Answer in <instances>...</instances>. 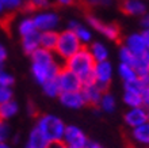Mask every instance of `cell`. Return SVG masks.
Here are the masks:
<instances>
[{"mask_svg": "<svg viewBox=\"0 0 149 148\" xmlns=\"http://www.w3.org/2000/svg\"><path fill=\"white\" fill-rule=\"evenodd\" d=\"M31 75L34 80L42 86L50 79H54L61 69V64L57 61L54 52L46 51L43 48L37 49L31 56Z\"/></svg>", "mask_w": 149, "mask_h": 148, "instance_id": "6da1fadb", "label": "cell"}, {"mask_svg": "<svg viewBox=\"0 0 149 148\" xmlns=\"http://www.w3.org/2000/svg\"><path fill=\"white\" fill-rule=\"evenodd\" d=\"M95 60L88 51V46H83L80 51L73 55L71 59H68L64 62V67H67L69 71L76 74L81 79L83 84L94 82V68H95Z\"/></svg>", "mask_w": 149, "mask_h": 148, "instance_id": "7a4b0ae2", "label": "cell"}, {"mask_svg": "<svg viewBox=\"0 0 149 148\" xmlns=\"http://www.w3.org/2000/svg\"><path fill=\"white\" fill-rule=\"evenodd\" d=\"M64 121L54 114H42L37 120L36 128L42 133V136L47 140V143H58L63 141L64 132H65Z\"/></svg>", "mask_w": 149, "mask_h": 148, "instance_id": "3957f363", "label": "cell"}, {"mask_svg": "<svg viewBox=\"0 0 149 148\" xmlns=\"http://www.w3.org/2000/svg\"><path fill=\"white\" fill-rule=\"evenodd\" d=\"M83 46L84 45L80 42L77 35L69 29H65V30L58 33V41H57L54 55L57 56V59L63 60L65 62L73 55H76Z\"/></svg>", "mask_w": 149, "mask_h": 148, "instance_id": "277c9868", "label": "cell"}, {"mask_svg": "<svg viewBox=\"0 0 149 148\" xmlns=\"http://www.w3.org/2000/svg\"><path fill=\"white\" fill-rule=\"evenodd\" d=\"M87 25L88 27L92 30L98 31L99 34H102L104 38L114 41V42H119L121 41V29L115 23H107L100 18H98L94 14H87Z\"/></svg>", "mask_w": 149, "mask_h": 148, "instance_id": "5b68a950", "label": "cell"}, {"mask_svg": "<svg viewBox=\"0 0 149 148\" xmlns=\"http://www.w3.org/2000/svg\"><path fill=\"white\" fill-rule=\"evenodd\" d=\"M61 93H71V91H81L83 82L76 74L69 71L67 67H61L60 72L56 76Z\"/></svg>", "mask_w": 149, "mask_h": 148, "instance_id": "8992f818", "label": "cell"}, {"mask_svg": "<svg viewBox=\"0 0 149 148\" xmlns=\"http://www.w3.org/2000/svg\"><path fill=\"white\" fill-rule=\"evenodd\" d=\"M114 68L109 60L102 62H96L94 68V82L98 84L103 91H107L113 80Z\"/></svg>", "mask_w": 149, "mask_h": 148, "instance_id": "52a82bcc", "label": "cell"}, {"mask_svg": "<svg viewBox=\"0 0 149 148\" xmlns=\"http://www.w3.org/2000/svg\"><path fill=\"white\" fill-rule=\"evenodd\" d=\"M33 20L39 33L54 30L60 25V16L54 11H39L33 16Z\"/></svg>", "mask_w": 149, "mask_h": 148, "instance_id": "ba28073f", "label": "cell"}, {"mask_svg": "<svg viewBox=\"0 0 149 148\" xmlns=\"http://www.w3.org/2000/svg\"><path fill=\"white\" fill-rule=\"evenodd\" d=\"M63 143L68 147H77L84 148L88 143V137L81 129L76 125H67L64 132Z\"/></svg>", "mask_w": 149, "mask_h": 148, "instance_id": "9c48e42d", "label": "cell"}, {"mask_svg": "<svg viewBox=\"0 0 149 148\" xmlns=\"http://www.w3.org/2000/svg\"><path fill=\"white\" fill-rule=\"evenodd\" d=\"M123 121H125L126 126L129 129H134L137 126L146 124L148 122L146 107L141 106V107H132V109H129L123 116Z\"/></svg>", "mask_w": 149, "mask_h": 148, "instance_id": "30bf717a", "label": "cell"}, {"mask_svg": "<svg viewBox=\"0 0 149 148\" xmlns=\"http://www.w3.org/2000/svg\"><path fill=\"white\" fill-rule=\"evenodd\" d=\"M104 93L106 91H103L95 82L83 84L81 88V94L84 97V101H86V106H92V107H98L99 102H100Z\"/></svg>", "mask_w": 149, "mask_h": 148, "instance_id": "8fae6325", "label": "cell"}, {"mask_svg": "<svg viewBox=\"0 0 149 148\" xmlns=\"http://www.w3.org/2000/svg\"><path fill=\"white\" fill-rule=\"evenodd\" d=\"M60 103L71 110H79L86 106V101L81 91H71V93H61L58 97Z\"/></svg>", "mask_w": 149, "mask_h": 148, "instance_id": "7c38bea8", "label": "cell"}, {"mask_svg": "<svg viewBox=\"0 0 149 148\" xmlns=\"http://www.w3.org/2000/svg\"><path fill=\"white\" fill-rule=\"evenodd\" d=\"M123 46L127 48L136 56H141L142 53H145L148 51L141 33H132V34H129L123 39Z\"/></svg>", "mask_w": 149, "mask_h": 148, "instance_id": "4fadbf2b", "label": "cell"}, {"mask_svg": "<svg viewBox=\"0 0 149 148\" xmlns=\"http://www.w3.org/2000/svg\"><path fill=\"white\" fill-rule=\"evenodd\" d=\"M119 8L125 15L130 16H144L148 10L142 0H121Z\"/></svg>", "mask_w": 149, "mask_h": 148, "instance_id": "5bb4252c", "label": "cell"}, {"mask_svg": "<svg viewBox=\"0 0 149 148\" xmlns=\"http://www.w3.org/2000/svg\"><path fill=\"white\" fill-rule=\"evenodd\" d=\"M69 30H72L74 34L77 35V38L80 39V42L87 46V45H90L94 39H92V31L88 26L86 25H81L80 22L77 20H69V23H68V27Z\"/></svg>", "mask_w": 149, "mask_h": 148, "instance_id": "9a60e30c", "label": "cell"}, {"mask_svg": "<svg viewBox=\"0 0 149 148\" xmlns=\"http://www.w3.org/2000/svg\"><path fill=\"white\" fill-rule=\"evenodd\" d=\"M130 140L134 141L137 145L149 147V122L130 129Z\"/></svg>", "mask_w": 149, "mask_h": 148, "instance_id": "2e32d148", "label": "cell"}, {"mask_svg": "<svg viewBox=\"0 0 149 148\" xmlns=\"http://www.w3.org/2000/svg\"><path fill=\"white\" fill-rule=\"evenodd\" d=\"M22 49L27 56H31L37 49L41 48V33L36 31L30 35H26L22 38Z\"/></svg>", "mask_w": 149, "mask_h": 148, "instance_id": "e0dca14e", "label": "cell"}, {"mask_svg": "<svg viewBox=\"0 0 149 148\" xmlns=\"http://www.w3.org/2000/svg\"><path fill=\"white\" fill-rule=\"evenodd\" d=\"M88 51L91 52V55L94 57L95 62H102V61H107L110 52L107 49V46L100 41H92L88 45Z\"/></svg>", "mask_w": 149, "mask_h": 148, "instance_id": "ac0fdd59", "label": "cell"}, {"mask_svg": "<svg viewBox=\"0 0 149 148\" xmlns=\"http://www.w3.org/2000/svg\"><path fill=\"white\" fill-rule=\"evenodd\" d=\"M47 147H49L47 140L42 136V133L34 126L29 133V139L24 148H47Z\"/></svg>", "mask_w": 149, "mask_h": 148, "instance_id": "d6986e66", "label": "cell"}, {"mask_svg": "<svg viewBox=\"0 0 149 148\" xmlns=\"http://www.w3.org/2000/svg\"><path fill=\"white\" fill-rule=\"evenodd\" d=\"M57 41H58V33L56 30L41 33V48H43V49L54 52L56 46H57Z\"/></svg>", "mask_w": 149, "mask_h": 148, "instance_id": "ffe728a7", "label": "cell"}, {"mask_svg": "<svg viewBox=\"0 0 149 148\" xmlns=\"http://www.w3.org/2000/svg\"><path fill=\"white\" fill-rule=\"evenodd\" d=\"M18 112H19V106L14 99L6 102V103H1L0 105V120L8 121L10 118L15 117Z\"/></svg>", "mask_w": 149, "mask_h": 148, "instance_id": "44dd1931", "label": "cell"}, {"mask_svg": "<svg viewBox=\"0 0 149 148\" xmlns=\"http://www.w3.org/2000/svg\"><path fill=\"white\" fill-rule=\"evenodd\" d=\"M123 102H125V105L127 106L129 109L144 106L141 91H127V90H123ZM144 107H145V106H144Z\"/></svg>", "mask_w": 149, "mask_h": 148, "instance_id": "7402d4cb", "label": "cell"}, {"mask_svg": "<svg viewBox=\"0 0 149 148\" xmlns=\"http://www.w3.org/2000/svg\"><path fill=\"white\" fill-rule=\"evenodd\" d=\"M98 107L100 110H102L103 113H114L115 112V107H117V101H115V97H114L111 93H109V91H106V93L103 94L102 99H100V102H99Z\"/></svg>", "mask_w": 149, "mask_h": 148, "instance_id": "603a6c76", "label": "cell"}, {"mask_svg": "<svg viewBox=\"0 0 149 148\" xmlns=\"http://www.w3.org/2000/svg\"><path fill=\"white\" fill-rule=\"evenodd\" d=\"M118 75H119V78L122 79L123 83L133 82V80L138 79V74L136 72L133 67L127 65V64H122V62H119V65H118Z\"/></svg>", "mask_w": 149, "mask_h": 148, "instance_id": "cb8c5ba5", "label": "cell"}, {"mask_svg": "<svg viewBox=\"0 0 149 148\" xmlns=\"http://www.w3.org/2000/svg\"><path fill=\"white\" fill-rule=\"evenodd\" d=\"M36 31H38V30H37L36 25H34L33 16H26V18H23V19L18 23V33H19L20 38L33 34V33H36Z\"/></svg>", "mask_w": 149, "mask_h": 148, "instance_id": "d4e9b609", "label": "cell"}, {"mask_svg": "<svg viewBox=\"0 0 149 148\" xmlns=\"http://www.w3.org/2000/svg\"><path fill=\"white\" fill-rule=\"evenodd\" d=\"M134 69L138 74V76H144L149 74V51L142 53L141 56H137V61L134 65Z\"/></svg>", "mask_w": 149, "mask_h": 148, "instance_id": "484cf974", "label": "cell"}, {"mask_svg": "<svg viewBox=\"0 0 149 148\" xmlns=\"http://www.w3.org/2000/svg\"><path fill=\"white\" fill-rule=\"evenodd\" d=\"M41 87H42L43 94L49 98H58L60 94H61V90H60V86H58V83H57V79L56 78L47 80V82L43 83Z\"/></svg>", "mask_w": 149, "mask_h": 148, "instance_id": "4316f807", "label": "cell"}, {"mask_svg": "<svg viewBox=\"0 0 149 148\" xmlns=\"http://www.w3.org/2000/svg\"><path fill=\"white\" fill-rule=\"evenodd\" d=\"M50 0H24L23 10L26 11H45L50 7Z\"/></svg>", "mask_w": 149, "mask_h": 148, "instance_id": "83f0119b", "label": "cell"}, {"mask_svg": "<svg viewBox=\"0 0 149 148\" xmlns=\"http://www.w3.org/2000/svg\"><path fill=\"white\" fill-rule=\"evenodd\" d=\"M119 61H121L122 64H127V65H132L134 68L136 61H137V56L133 55L127 48H125L122 45V46L119 48Z\"/></svg>", "mask_w": 149, "mask_h": 148, "instance_id": "f1b7e54d", "label": "cell"}, {"mask_svg": "<svg viewBox=\"0 0 149 148\" xmlns=\"http://www.w3.org/2000/svg\"><path fill=\"white\" fill-rule=\"evenodd\" d=\"M1 3H3L6 12H14L20 10V8H23L24 0H1Z\"/></svg>", "mask_w": 149, "mask_h": 148, "instance_id": "f546056e", "label": "cell"}, {"mask_svg": "<svg viewBox=\"0 0 149 148\" xmlns=\"http://www.w3.org/2000/svg\"><path fill=\"white\" fill-rule=\"evenodd\" d=\"M14 84H15V78H14L10 72H7V71L1 67V68H0V86L12 88Z\"/></svg>", "mask_w": 149, "mask_h": 148, "instance_id": "4dcf8cb0", "label": "cell"}, {"mask_svg": "<svg viewBox=\"0 0 149 148\" xmlns=\"http://www.w3.org/2000/svg\"><path fill=\"white\" fill-rule=\"evenodd\" d=\"M11 99H14L12 88L0 86V105H1V103H6V102H8V101H11Z\"/></svg>", "mask_w": 149, "mask_h": 148, "instance_id": "1f68e13d", "label": "cell"}, {"mask_svg": "<svg viewBox=\"0 0 149 148\" xmlns=\"http://www.w3.org/2000/svg\"><path fill=\"white\" fill-rule=\"evenodd\" d=\"M10 137V128L7 126V122L0 120V143H6Z\"/></svg>", "mask_w": 149, "mask_h": 148, "instance_id": "d6a6232c", "label": "cell"}, {"mask_svg": "<svg viewBox=\"0 0 149 148\" xmlns=\"http://www.w3.org/2000/svg\"><path fill=\"white\" fill-rule=\"evenodd\" d=\"M141 97H142V103H144V106H145V107H148V106H149V87L142 88Z\"/></svg>", "mask_w": 149, "mask_h": 148, "instance_id": "836d02e7", "label": "cell"}, {"mask_svg": "<svg viewBox=\"0 0 149 148\" xmlns=\"http://www.w3.org/2000/svg\"><path fill=\"white\" fill-rule=\"evenodd\" d=\"M6 60H7V49H6L4 45L0 43V68L3 67V64H4Z\"/></svg>", "mask_w": 149, "mask_h": 148, "instance_id": "e575fe53", "label": "cell"}, {"mask_svg": "<svg viewBox=\"0 0 149 148\" xmlns=\"http://www.w3.org/2000/svg\"><path fill=\"white\" fill-rule=\"evenodd\" d=\"M138 78H140V83H141L142 88L149 87V74L148 75H144V76H138Z\"/></svg>", "mask_w": 149, "mask_h": 148, "instance_id": "d590c367", "label": "cell"}, {"mask_svg": "<svg viewBox=\"0 0 149 148\" xmlns=\"http://www.w3.org/2000/svg\"><path fill=\"white\" fill-rule=\"evenodd\" d=\"M84 148H104L100 143H98V141H94V140H88V143H87V145Z\"/></svg>", "mask_w": 149, "mask_h": 148, "instance_id": "8d00e7d4", "label": "cell"}, {"mask_svg": "<svg viewBox=\"0 0 149 148\" xmlns=\"http://www.w3.org/2000/svg\"><path fill=\"white\" fill-rule=\"evenodd\" d=\"M141 34H142V38H144V41H145L146 49L149 51V29H144Z\"/></svg>", "mask_w": 149, "mask_h": 148, "instance_id": "74e56055", "label": "cell"}, {"mask_svg": "<svg viewBox=\"0 0 149 148\" xmlns=\"http://www.w3.org/2000/svg\"><path fill=\"white\" fill-rule=\"evenodd\" d=\"M141 26L144 29H149V12H146L141 19Z\"/></svg>", "mask_w": 149, "mask_h": 148, "instance_id": "f35d334b", "label": "cell"}, {"mask_svg": "<svg viewBox=\"0 0 149 148\" xmlns=\"http://www.w3.org/2000/svg\"><path fill=\"white\" fill-rule=\"evenodd\" d=\"M58 6H63V7H67V6H72L74 3V0H54Z\"/></svg>", "mask_w": 149, "mask_h": 148, "instance_id": "ab89813d", "label": "cell"}, {"mask_svg": "<svg viewBox=\"0 0 149 148\" xmlns=\"http://www.w3.org/2000/svg\"><path fill=\"white\" fill-rule=\"evenodd\" d=\"M27 112L30 116H36L37 110H36V106H34V103H31V102H29L27 103Z\"/></svg>", "mask_w": 149, "mask_h": 148, "instance_id": "60d3db41", "label": "cell"}, {"mask_svg": "<svg viewBox=\"0 0 149 148\" xmlns=\"http://www.w3.org/2000/svg\"><path fill=\"white\" fill-rule=\"evenodd\" d=\"M47 148H67V145L63 141H58V143H50Z\"/></svg>", "mask_w": 149, "mask_h": 148, "instance_id": "b9f144b4", "label": "cell"}, {"mask_svg": "<svg viewBox=\"0 0 149 148\" xmlns=\"http://www.w3.org/2000/svg\"><path fill=\"white\" fill-rule=\"evenodd\" d=\"M88 6H99L100 0H86Z\"/></svg>", "mask_w": 149, "mask_h": 148, "instance_id": "7bdbcfd3", "label": "cell"}, {"mask_svg": "<svg viewBox=\"0 0 149 148\" xmlns=\"http://www.w3.org/2000/svg\"><path fill=\"white\" fill-rule=\"evenodd\" d=\"M0 148H12V147L6 141V143H0Z\"/></svg>", "mask_w": 149, "mask_h": 148, "instance_id": "ee69618b", "label": "cell"}, {"mask_svg": "<svg viewBox=\"0 0 149 148\" xmlns=\"http://www.w3.org/2000/svg\"><path fill=\"white\" fill-rule=\"evenodd\" d=\"M4 12H6V10H4V7H3V3H1V0H0V16L3 15Z\"/></svg>", "mask_w": 149, "mask_h": 148, "instance_id": "f6af8a7d", "label": "cell"}, {"mask_svg": "<svg viewBox=\"0 0 149 148\" xmlns=\"http://www.w3.org/2000/svg\"><path fill=\"white\" fill-rule=\"evenodd\" d=\"M146 113H148V122H149V106L146 107Z\"/></svg>", "mask_w": 149, "mask_h": 148, "instance_id": "bcb514c9", "label": "cell"}, {"mask_svg": "<svg viewBox=\"0 0 149 148\" xmlns=\"http://www.w3.org/2000/svg\"><path fill=\"white\" fill-rule=\"evenodd\" d=\"M67 148H77V147H68V145H67Z\"/></svg>", "mask_w": 149, "mask_h": 148, "instance_id": "7dc6e473", "label": "cell"}]
</instances>
